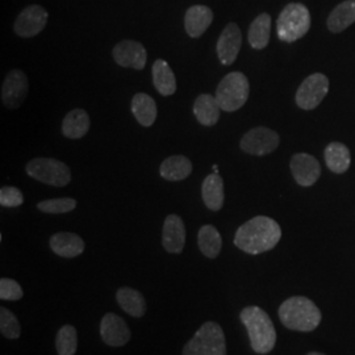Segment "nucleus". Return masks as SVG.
Listing matches in <instances>:
<instances>
[{
	"instance_id": "7c9ffc66",
	"label": "nucleus",
	"mask_w": 355,
	"mask_h": 355,
	"mask_svg": "<svg viewBox=\"0 0 355 355\" xmlns=\"http://www.w3.org/2000/svg\"><path fill=\"white\" fill-rule=\"evenodd\" d=\"M0 331L6 338L16 340L20 337L19 320L6 306L0 308Z\"/></svg>"
},
{
	"instance_id": "ddd939ff",
	"label": "nucleus",
	"mask_w": 355,
	"mask_h": 355,
	"mask_svg": "<svg viewBox=\"0 0 355 355\" xmlns=\"http://www.w3.org/2000/svg\"><path fill=\"white\" fill-rule=\"evenodd\" d=\"M292 175L297 184L309 187L315 184L321 175V167L318 159L306 153H297L291 158Z\"/></svg>"
},
{
	"instance_id": "4468645a",
	"label": "nucleus",
	"mask_w": 355,
	"mask_h": 355,
	"mask_svg": "<svg viewBox=\"0 0 355 355\" xmlns=\"http://www.w3.org/2000/svg\"><path fill=\"white\" fill-rule=\"evenodd\" d=\"M242 45L241 31L237 24L230 23L224 28L217 41V55L220 62L225 66L233 64L240 53Z\"/></svg>"
},
{
	"instance_id": "473e14b6",
	"label": "nucleus",
	"mask_w": 355,
	"mask_h": 355,
	"mask_svg": "<svg viewBox=\"0 0 355 355\" xmlns=\"http://www.w3.org/2000/svg\"><path fill=\"white\" fill-rule=\"evenodd\" d=\"M24 203L23 192L11 186H4L0 190V204L6 208H15Z\"/></svg>"
},
{
	"instance_id": "7ed1b4c3",
	"label": "nucleus",
	"mask_w": 355,
	"mask_h": 355,
	"mask_svg": "<svg viewBox=\"0 0 355 355\" xmlns=\"http://www.w3.org/2000/svg\"><path fill=\"white\" fill-rule=\"evenodd\" d=\"M279 318L288 329L312 331L321 322V312L312 300L304 296H293L280 305Z\"/></svg>"
},
{
	"instance_id": "393cba45",
	"label": "nucleus",
	"mask_w": 355,
	"mask_h": 355,
	"mask_svg": "<svg viewBox=\"0 0 355 355\" xmlns=\"http://www.w3.org/2000/svg\"><path fill=\"white\" fill-rule=\"evenodd\" d=\"M119 305L133 318H142L146 312V302L142 293L129 287H123L116 293Z\"/></svg>"
},
{
	"instance_id": "cd10ccee",
	"label": "nucleus",
	"mask_w": 355,
	"mask_h": 355,
	"mask_svg": "<svg viewBox=\"0 0 355 355\" xmlns=\"http://www.w3.org/2000/svg\"><path fill=\"white\" fill-rule=\"evenodd\" d=\"M325 162L330 171L343 174L350 167V152L341 142H331L325 149Z\"/></svg>"
},
{
	"instance_id": "f3484780",
	"label": "nucleus",
	"mask_w": 355,
	"mask_h": 355,
	"mask_svg": "<svg viewBox=\"0 0 355 355\" xmlns=\"http://www.w3.org/2000/svg\"><path fill=\"white\" fill-rule=\"evenodd\" d=\"M214 21V12L207 6H192L184 16L186 32L192 38L203 36L204 32Z\"/></svg>"
},
{
	"instance_id": "dca6fc26",
	"label": "nucleus",
	"mask_w": 355,
	"mask_h": 355,
	"mask_svg": "<svg viewBox=\"0 0 355 355\" xmlns=\"http://www.w3.org/2000/svg\"><path fill=\"white\" fill-rule=\"evenodd\" d=\"M186 243V228L183 220L177 215L166 217L162 232V245L166 252L179 254L183 252Z\"/></svg>"
},
{
	"instance_id": "2f4dec72",
	"label": "nucleus",
	"mask_w": 355,
	"mask_h": 355,
	"mask_svg": "<svg viewBox=\"0 0 355 355\" xmlns=\"http://www.w3.org/2000/svg\"><path fill=\"white\" fill-rule=\"evenodd\" d=\"M76 207V202L71 198H61V199H51L44 200L37 204V208L41 212L51 214V215H60V214H67L74 211Z\"/></svg>"
},
{
	"instance_id": "423d86ee",
	"label": "nucleus",
	"mask_w": 355,
	"mask_h": 355,
	"mask_svg": "<svg viewBox=\"0 0 355 355\" xmlns=\"http://www.w3.org/2000/svg\"><path fill=\"white\" fill-rule=\"evenodd\" d=\"M250 86L248 78L240 71L229 73L218 83L216 89V101L223 111L234 112L240 110L249 98Z\"/></svg>"
},
{
	"instance_id": "a878e982",
	"label": "nucleus",
	"mask_w": 355,
	"mask_h": 355,
	"mask_svg": "<svg viewBox=\"0 0 355 355\" xmlns=\"http://www.w3.org/2000/svg\"><path fill=\"white\" fill-rule=\"evenodd\" d=\"M353 23H355V0H346L330 13L328 28L333 33H340Z\"/></svg>"
},
{
	"instance_id": "f8f14e48",
	"label": "nucleus",
	"mask_w": 355,
	"mask_h": 355,
	"mask_svg": "<svg viewBox=\"0 0 355 355\" xmlns=\"http://www.w3.org/2000/svg\"><path fill=\"white\" fill-rule=\"evenodd\" d=\"M112 54H114L116 64L121 67H132L136 70H142L146 66V60H148L146 49L137 41L125 40L119 42L114 46Z\"/></svg>"
},
{
	"instance_id": "f704fd0d",
	"label": "nucleus",
	"mask_w": 355,
	"mask_h": 355,
	"mask_svg": "<svg viewBox=\"0 0 355 355\" xmlns=\"http://www.w3.org/2000/svg\"><path fill=\"white\" fill-rule=\"evenodd\" d=\"M306 355H324V354H321V353H316V352H312V353H309V354H306Z\"/></svg>"
},
{
	"instance_id": "9b49d317",
	"label": "nucleus",
	"mask_w": 355,
	"mask_h": 355,
	"mask_svg": "<svg viewBox=\"0 0 355 355\" xmlns=\"http://www.w3.org/2000/svg\"><path fill=\"white\" fill-rule=\"evenodd\" d=\"M28 94V79L21 70L10 71L1 86V102L10 108L16 110L26 101Z\"/></svg>"
},
{
	"instance_id": "a211bd4d",
	"label": "nucleus",
	"mask_w": 355,
	"mask_h": 355,
	"mask_svg": "<svg viewBox=\"0 0 355 355\" xmlns=\"http://www.w3.org/2000/svg\"><path fill=\"white\" fill-rule=\"evenodd\" d=\"M51 249L60 257L62 258H74L85 250V242L76 234V233H69V232H62L51 236Z\"/></svg>"
},
{
	"instance_id": "aec40b11",
	"label": "nucleus",
	"mask_w": 355,
	"mask_h": 355,
	"mask_svg": "<svg viewBox=\"0 0 355 355\" xmlns=\"http://www.w3.org/2000/svg\"><path fill=\"white\" fill-rule=\"evenodd\" d=\"M221 107L216 101V96H212L209 94H203L198 96L193 104V114L198 119V121L205 125V127H212L220 119V112Z\"/></svg>"
},
{
	"instance_id": "f257e3e1",
	"label": "nucleus",
	"mask_w": 355,
	"mask_h": 355,
	"mask_svg": "<svg viewBox=\"0 0 355 355\" xmlns=\"http://www.w3.org/2000/svg\"><path fill=\"white\" fill-rule=\"evenodd\" d=\"M282 237L279 224L266 216H257L241 225L234 237V245L248 254H261L277 246Z\"/></svg>"
},
{
	"instance_id": "bb28decb",
	"label": "nucleus",
	"mask_w": 355,
	"mask_h": 355,
	"mask_svg": "<svg viewBox=\"0 0 355 355\" xmlns=\"http://www.w3.org/2000/svg\"><path fill=\"white\" fill-rule=\"evenodd\" d=\"M271 32V17L267 13H261L255 17L252 26L249 28L248 40L253 49L262 51L268 45Z\"/></svg>"
},
{
	"instance_id": "c756f323",
	"label": "nucleus",
	"mask_w": 355,
	"mask_h": 355,
	"mask_svg": "<svg viewBox=\"0 0 355 355\" xmlns=\"http://www.w3.org/2000/svg\"><path fill=\"white\" fill-rule=\"evenodd\" d=\"M55 347L58 355H76L78 349V334L71 325L62 327L55 338Z\"/></svg>"
},
{
	"instance_id": "5701e85b",
	"label": "nucleus",
	"mask_w": 355,
	"mask_h": 355,
	"mask_svg": "<svg viewBox=\"0 0 355 355\" xmlns=\"http://www.w3.org/2000/svg\"><path fill=\"white\" fill-rule=\"evenodd\" d=\"M89 116L85 110L76 108L64 116L62 133L67 139H82L89 132Z\"/></svg>"
},
{
	"instance_id": "1a4fd4ad",
	"label": "nucleus",
	"mask_w": 355,
	"mask_h": 355,
	"mask_svg": "<svg viewBox=\"0 0 355 355\" xmlns=\"http://www.w3.org/2000/svg\"><path fill=\"white\" fill-rule=\"evenodd\" d=\"M279 135L265 127L249 130L240 142L242 150L252 155H266L279 146Z\"/></svg>"
},
{
	"instance_id": "4be33fe9",
	"label": "nucleus",
	"mask_w": 355,
	"mask_h": 355,
	"mask_svg": "<svg viewBox=\"0 0 355 355\" xmlns=\"http://www.w3.org/2000/svg\"><path fill=\"white\" fill-rule=\"evenodd\" d=\"M191 173H192V164L184 155H171L166 158L159 167L161 177L170 182L183 180L190 177Z\"/></svg>"
},
{
	"instance_id": "20e7f679",
	"label": "nucleus",
	"mask_w": 355,
	"mask_h": 355,
	"mask_svg": "<svg viewBox=\"0 0 355 355\" xmlns=\"http://www.w3.org/2000/svg\"><path fill=\"white\" fill-rule=\"evenodd\" d=\"M183 355H227V343L221 327L214 321L204 322L184 345Z\"/></svg>"
},
{
	"instance_id": "6e6552de",
	"label": "nucleus",
	"mask_w": 355,
	"mask_h": 355,
	"mask_svg": "<svg viewBox=\"0 0 355 355\" xmlns=\"http://www.w3.org/2000/svg\"><path fill=\"white\" fill-rule=\"evenodd\" d=\"M329 91V79L324 74H312L304 79L296 92V104L305 111L316 108Z\"/></svg>"
},
{
	"instance_id": "f03ea898",
	"label": "nucleus",
	"mask_w": 355,
	"mask_h": 355,
	"mask_svg": "<svg viewBox=\"0 0 355 355\" xmlns=\"http://www.w3.org/2000/svg\"><path fill=\"white\" fill-rule=\"evenodd\" d=\"M240 318L248 329L254 352L270 353L277 343V331L266 312L259 306H248L242 309Z\"/></svg>"
},
{
	"instance_id": "39448f33",
	"label": "nucleus",
	"mask_w": 355,
	"mask_h": 355,
	"mask_svg": "<svg viewBox=\"0 0 355 355\" xmlns=\"http://www.w3.org/2000/svg\"><path fill=\"white\" fill-rule=\"evenodd\" d=\"M311 28V13L304 4L291 3L284 7L277 21L278 37L284 42H295Z\"/></svg>"
},
{
	"instance_id": "b1692460",
	"label": "nucleus",
	"mask_w": 355,
	"mask_h": 355,
	"mask_svg": "<svg viewBox=\"0 0 355 355\" xmlns=\"http://www.w3.org/2000/svg\"><path fill=\"white\" fill-rule=\"evenodd\" d=\"M132 114L142 127H150L157 119V105L152 96L139 92L132 99Z\"/></svg>"
},
{
	"instance_id": "9d476101",
	"label": "nucleus",
	"mask_w": 355,
	"mask_h": 355,
	"mask_svg": "<svg viewBox=\"0 0 355 355\" xmlns=\"http://www.w3.org/2000/svg\"><path fill=\"white\" fill-rule=\"evenodd\" d=\"M48 23V12L41 6H29L17 16L15 32L17 36L31 38L37 36Z\"/></svg>"
},
{
	"instance_id": "0eeeda50",
	"label": "nucleus",
	"mask_w": 355,
	"mask_h": 355,
	"mask_svg": "<svg viewBox=\"0 0 355 355\" xmlns=\"http://www.w3.org/2000/svg\"><path fill=\"white\" fill-rule=\"evenodd\" d=\"M26 174L41 183L64 187L71 180V171L64 162L54 158H36L26 166Z\"/></svg>"
},
{
	"instance_id": "412c9836",
	"label": "nucleus",
	"mask_w": 355,
	"mask_h": 355,
	"mask_svg": "<svg viewBox=\"0 0 355 355\" xmlns=\"http://www.w3.org/2000/svg\"><path fill=\"white\" fill-rule=\"evenodd\" d=\"M153 83L157 91L164 95L170 96L177 91V79L174 71L164 60H157L152 67Z\"/></svg>"
},
{
	"instance_id": "72a5a7b5",
	"label": "nucleus",
	"mask_w": 355,
	"mask_h": 355,
	"mask_svg": "<svg viewBox=\"0 0 355 355\" xmlns=\"http://www.w3.org/2000/svg\"><path fill=\"white\" fill-rule=\"evenodd\" d=\"M24 292L17 282L8 278L0 279V299L1 300H20Z\"/></svg>"
},
{
	"instance_id": "2eb2a0df",
	"label": "nucleus",
	"mask_w": 355,
	"mask_h": 355,
	"mask_svg": "<svg viewBox=\"0 0 355 355\" xmlns=\"http://www.w3.org/2000/svg\"><path fill=\"white\" fill-rule=\"evenodd\" d=\"M103 341L110 346H124L130 340V330L125 321L114 313H107L101 324Z\"/></svg>"
},
{
	"instance_id": "c85d7f7f",
	"label": "nucleus",
	"mask_w": 355,
	"mask_h": 355,
	"mask_svg": "<svg viewBox=\"0 0 355 355\" xmlns=\"http://www.w3.org/2000/svg\"><path fill=\"white\" fill-rule=\"evenodd\" d=\"M198 243H199L200 252L207 258H216L221 252L223 240H221V236H220L218 230L215 227L204 225L199 230Z\"/></svg>"
},
{
	"instance_id": "6ab92c4d",
	"label": "nucleus",
	"mask_w": 355,
	"mask_h": 355,
	"mask_svg": "<svg viewBox=\"0 0 355 355\" xmlns=\"http://www.w3.org/2000/svg\"><path fill=\"white\" fill-rule=\"evenodd\" d=\"M203 202L208 209L217 212L224 205V180L217 173L204 179L202 186Z\"/></svg>"
}]
</instances>
